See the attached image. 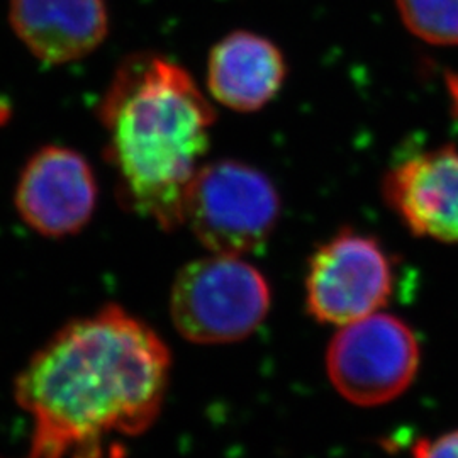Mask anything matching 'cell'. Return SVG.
Here are the masks:
<instances>
[{
    "mask_svg": "<svg viewBox=\"0 0 458 458\" xmlns=\"http://www.w3.org/2000/svg\"><path fill=\"white\" fill-rule=\"evenodd\" d=\"M172 357L119 306L70 321L26 363L14 393L33 421L24 458H123L158 418Z\"/></svg>",
    "mask_w": 458,
    "mask_h": 458,
    "instance_id": "6da1fadb",
    "label": "cell"
},
{
    "mask_svg": "<svg viewBox=\"0 0 458 458\" xmlns=\"http://www.w3.org/2000/svg\"><path fill=\"white\" fill-rule=\"evenodd\" d=\"M98 115L124 206L165 231L182 226L216 121L192 75L162 55H132L117 68Z\"/></svg>",
    "mask_w": 458,
    "mask_h": 458,
    "instance_id": "7a4b0ae2",
    "label": "cell"
},
{
    "mask_svg": "<svg viewBox=\"0 0 458 458\" xmlns=\"http://www.w3.org/2000/svg\"><path fill=\"white\" fill-rule=\"evenodd\" d=\"M268 310L267 278L240 257L214 253L187 263L172 285L174 325L192 344L240 342L262 325Z\"/></svg>",
    "mask_w": 458,
    "mask_h": 458,
    "instance_id": "3957f363",
    "label": "cell"
},
{
    "mask_svg": "<svg viewBox=\"0 0 458 458\" xmlns=\"http://www.w3.org/2000/svg\"><path fill=\"white\" fill-rule=\"evenodd\" d=\"M278 214L277 189L262 170L216 160L202 165L191 183L183 225L213 253L242 257L265 245Z\"/></svg>",
    "mask_w": 458,
    "mask_h": 458,
    "instance_id": "277c9868",
    "label": "cell"
},
{
    "mask_svg": "<svg viewBox=\"0 0 458 458\" xmlns=\"http://www.w3.org/2000/svg\"><path fill=\"white\" fill-rule=\"evenodd\" d=\"M420 367V344L403 319L374 312L344 325L327 348V376L346 401L380 406L404 393Z\"/></svg>",
    "mask_w": 458,
    "mask_h": 458,
    "instance_id": "5b68a950",
    "label": "cell"
},
{
    "mask_svg": "<svg viewBox=\"0 0 458 458\" xmlns=\"http://www.w3.org/2000/svg\"><path fill=\"white\" fill-rule=\"evenodd\" d=\"M394 289L393 263L374 236L344 229L311 257L306 304L312 318L344 327L378 312Z\"/></svg>",
    "mask_w": 458,
    "mask_h": 458,
    "instance_id": "8992f818",
    "label": "cell"
},
{
    "mask_svg": "<svg viewBox=\"0 0 458 458\" xmlns=\"http://www.w3.org/2000/svg\"><path fill=\"white\" fill-rule=\"evenodd\" d=\"M98 181L90 164L75 149L41 148L22 168L14 202L21 219L45 238L82 231L98 204Z\"/></svg>",
    "mask_w": 458,
    "mask_h": 458,
    "instance_id": "52a82bcc",
    "label": "cell"
},
{
    "mask_svg": "<svg viewBox=\"0 0 458 458\" xmlns=\"http://www.w3.org/2000/svg\"><path fill=\"white\" fill-rule=\"evenodd\" d=\"M387 206L412 234L458 245V148L416 153L382 181Z\"/></svg>",
    "mask_w": 458,
    "mask_h": 458,
    "instance_id": "ba28073f",
    "label": "cell"
},
{
    "mask_svg": "<svg viewBox=\"0 0 458 458\" xmlns=\"http://www.w3.org/2000/svg\"><path fill=\"white\" fill-rule=\"evenodd\" d=\"M14 33L48 65L82 60L109 31L106 0H11Z\"/></svg>",
    "mask_w": 458,
    "mask_h": 458,
    "instance_id": "9c48e42d",
    "label": "cell"
},
{
    "mask_svg": "<svg viewBox=\"0 0 458 458\" xmlns=\"http://www.w3.org/2000/svg\"><path fill=\"white\" fill-rule=\"evenodd\" d=\"M287 77L285 56L274 41L233 31L214 45L208 60L213 98L238 113H255L274 100Z\"/></svg>",
    "mask_w": 458,
    "mask_h": 458,
    "instance_id": "30bf717a",
    "label": "cell"
},
{
    "mask_svg": "<svg viewBox=\"0 0 458 458\" xmlns=\"http://www.w3.org/2000/svg\"><path fill=\"white\" fill-rule=\"evenodd\" d=\"M404 26L435 47L458 45V0H395Z\"/></svg>",
    "mask_w": 458,
    "mask_h": 458,
    "instance_id": "8fae6325",
    "label": "cell"
},
{
    "mask_svg": "<svg viewBox=\"0 0 458 458\" xmlns=\"http://www.w3.org/2000/svg\"><path fill=\"white\" fill-rule=\"evenodd\" d=\"M414 458H458V429L435 440H420L412 448Z\"/></svg>",
    "mask_w": 458,
    "mask_h": 458,
    "instance_id": "7c38bea8",
    "label": "cell"
}]
</instances>
